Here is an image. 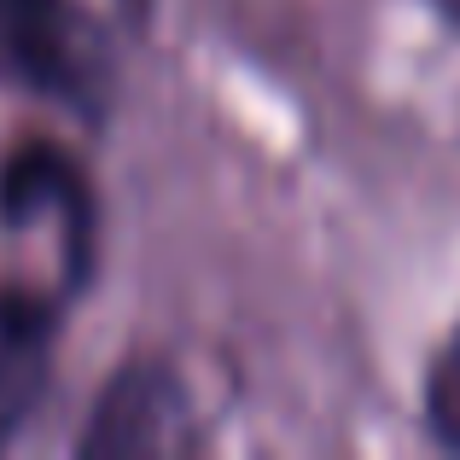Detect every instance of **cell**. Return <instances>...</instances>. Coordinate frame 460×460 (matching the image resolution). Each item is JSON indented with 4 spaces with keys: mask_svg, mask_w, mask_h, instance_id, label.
Segmentation results:
<instances>
[{
    "mask_svg": "<svg viewBox=\"0 0 460 460\" xmlns=\"http://www.w3.org/2000/svg\"><path fill=\"white\" fill-rule=\"evenodd\" d=\"M420 431L431 438V449L460 455V321L431 344L420 373Z\"/></svg>",
    "mask_w": 460,
    "mask_h": 460,
    "instance_id": "5b68a950",
    "label": "cell"
},
{
    "mask_svg": "<svg viewBox=\"0 0 460 460\" xmlns=\"http://www.w3.org/2000/svg\"><path fill=\"white\" fill-rule=\"evenodd\" d=\"M0 88L105 128L123 100V41L93 0H0Z\"/></svg>",
    "mask_w": 460,
    "mask_h": 460,
    "instance_id": "6da1fadb",
    "label": "cell"
},
{
    "mask_svg": "<svg viewBox=\"0 0 460 460\" xmlns=\"http://www.w3.org/2000/svg\"><path fill=\"white\" fill-rule=\"evenodd\" d=\"M0 239L35 257L30 280L88 297L100 274V192L65 140L23 135L0 152Z\"/></svg>",
    "mask_w": 460,
    "mask_h": 460,
    "instance_id": "7a4b0ae2",
    "label": "cell"
},
{
    "mask_svg": "<svg viewBox=\"0 0 460 460\" xmlns=\"http://www.w3.org/2000/svg\"><path fill=\"white\" fill-rule=\"evenodd\" d=\"M70 297L53 286L12 274L0 280V455L18 449L58 379V338Z\"/></svg>",
    "mask_w": 460,
    "mask_h": 460,
    "instance_id": "277c9868",
    "label": "cell"
},
{
    "mask_svg": "<svg viewBox=\"0 0 460 460\" xmlns=\"http://www.w3.org/2000/svg\"><path fill=\"white\" fill-rule=\"evenodd\" d=\"M420 6H426L431 18H438L443 30H449V35H460V0H420Z\"/></svg>",
    "mask_w": 460,
    "mask_h": 460,
    "instance_id": "8992f818",
    "label": "cell"
},
{
    "mask_svg": "<svg viewBox=\"0 0 460 460\" xmlns=\"http://www.w3.org/2000/svg\"><path fill=\"white\" fill-rule=\"evenodd\" d=\"M210 443L192 379L169 356H123L82 414L70 455L76 460H146V455H192Z\"/></svg>",
    "mask_w": 460,
    "mask_h": 460,
    "instance_id": "3957f363",
    "label": "cell"
}]
</instances>
